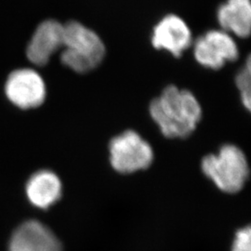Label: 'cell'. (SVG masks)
Masks as SVG:
<instances>
[{
  "instance_id": "cell-1",
  "label": "cell",
  "mask_w": 251,
  "mask_h": 251,
  "mask_svg": "<svg viewBox=\"0 0 251 251\" xmlns=\"http://www.w3.org/2000/svg\"><path fill=\"white\" fill-rule=\"evenodd\" d=\"M149 112L162 134L170 139L187 138L202 117V108L195 95L172 85L152 100Z\"/></svg>"
},
{
  "instance_id": "cell-2",
  "label": "cell",
  "mask_w": 251,
  "mask_h": 251,
  "mask_svg": "<svg viewBox=\"0 0 251 251\" xmlns=\"http://www.w3.org/2000/svg\"><path fill=\"white\" fill-rule=\"evenodd\" d=\"M63 50L61 61L74 72L94 70L105 56V46L94 31L72 21L63 25Z\"/></svg>"
},
{
  "instance_id": "cell-3",
  "label": "cell",
  "mask_w": 251,
  "mask_h": 251,
  "mask_svg": "<svg viewBox=\"0 0 251 251\" xmlns=\"http://www.w3.org/2000/svg\"><path fill=\"white\" fill-rule=\"evenodd\" d=\"M201 168L204 174L225 193H237L244 187L250 174L247 157L233 144L224 145L219 152L206 155Z\"/></svg>"
},
{
  "instance_id": "cell-4",
  "label": "cell",
  "mask_w": 251,
  "mask_h": 251,
  "mask_svg": "<svg viewBox=\"0 0 251 251\" xmlns=\"http://www.w3.org/2000/svg\"><path fill=\"white\" fill-rule=\"evenodd\" d=\"M109 151L112 167L123 174L145 170L153 160L151 145L134 130H126L113 138Z\"/></svg>"
},
{
  "instance_id": "cell-5",
  "label": "cell",
  "mask_w": 251,
  "mask_h": 251,
  "mask_svg": "<svg viewBox=\"0 0 251 251\" xmlns=\"http://www.w3.org/2000/svg\"><path fill=\"white\" fill-rule=\"evenodd\" d=\"M194 55L200 65L218 70L239 57V50L232 36L224 30H209L194 43Z\"/></svg>"
},
{
  "instance_id": "cell-6",
  "label": "cell",
  "mask_w": 251,
  "mask_h": 251,
  "mask_svg": "<svg viewBox=\"0 0 251 251\" xmlns=\"http://www.w3.org/2000/svg\"><path fill=\"white\" fill-rule=\"evenodd\" d=\"M5 92L10 102L17 107H38L45 100V82L33 69H19L9 75L5 85Z\"/></svg>"
},
{
  "instance_id": "cell-7",
  "label": "cell",
  "mask_w": 251,
  "mask_h": 251,
  "mask_svg": "<svg viewBox=\"0 0 251 251\" xmlns=\"http://www.w3.org/2000/svg\"><path fill=\"white\" fill-rule=\"evenodd\" d=\"M151 42L156 50H166L179 58L193 44L192 32L182 19L170 14L153 27Z\"/></svg>"
},
{
  "instance_id": "cell-8",
  "label": "cell",
  "mask_w": 251,
  "mask_h": 251,
  "mask_svg": "<svg viewBox=\"0 0 251 251\" xmlns=\"http://www.w3.org/2000/svg\"><path fill=\"white\" fill-rule=\"evenodd\" d=\"M63 46V25L47 20L37 26L32 36L27 47V58L35 65L44 66Z\"/></svg>"
},
{
  "instance_id": "cell-9",
  "label": "cell",
  "mask_w": 251,
  "mask_h": 251,
  "mask_svg": "<svg viewBox=\"0 0 251 251\" xmlns=\"http://www.w3.org/2000/svg\"><path fill=\"white\" fill-rule=\"evenodd\" d=\"M9 251H63L61 243L47 226L36 221L21 225L9 243Z\"/></svg>"
},
{
  "instance_id": "cell-10",
  "label": "cell",
  "mask_w": 251,
  "mask_h": 251,
  "mask_svg": "<svg viewBox=\"0 0 251 251\" xmlns=\"http://www.w3.org/2000/svg\"><path fill=\"white\" fill-rule=\"evenodd\" d=\"M217 20L222 30L246 38L251 35V0H226L217 10Z\"/></svg>"
},
{
  "instance_id": "cell-11",
  "label": "cell",
  "mask_w": 251,
  "mask_h": 251,
  "mask_svg": "<svg viewBox=\"0 0 251 251\" xmlns=\"http://www.w3.org/2000/svg\"><path fill=\"white\" fill-rule=\"evenodd\" d=\"M26 194L34 206L47 208L53 205L61 198V180L51 171H38L28 180Z\"/></svg>"
},
{
  "instance_id": "cell-12",
  "label": "cell",
  "mask_w": 251,
  "mask_h": 251,
  "mask_svg": "<svg viewBox=\"0 0 251 251\" xmlns=\"http://www.w3.org/2000/svg\"><path fill=\"white\" fill-rule=\"evenodd\" d=\"M251 58L247 59L246 64L235 77L236 86L240 92V97L244 106L248 111L251 110Z\"/></svg>"
},
{
  "instance_id": "cell-13",
  "label": "cell",
  "mask_w": 251,
  "mask_h": 251,
  "mask_svg": "<svg viewBox=\"0 0 251 251\" xmlns=\"http://www.w3.org/2000/svg\"><path fill=\"white\" fill-rule=\"evenodd\" d=\"M251 228L247 227L237 232L232 251H251Z\"/></svg>"
}]
</instances>
